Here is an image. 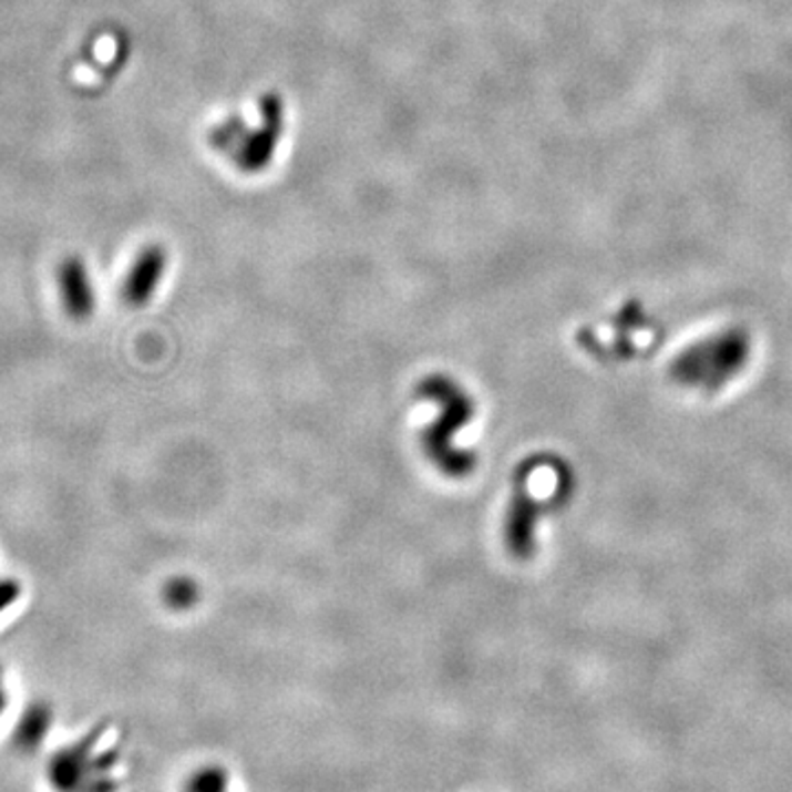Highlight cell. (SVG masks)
I'll list each match as a JSON object with an SVG mask.
<instances>
[{"label":"cell","mask_w":792,"mask_h":792,"mask_svg":"<svg viewBox=\"0 0 792 792\" xmlns=\"http://www.w3.org/2000/svg\"><path fill=\"white\" fill-rule=\"evenodd\" d=\"M126 775V751L104 724L58 747L42 764L47 792H120Z\"/></svg>","instance_id":"cell-1"},{"label":"cell","mask_w":792,"mask_h":792,"mask_svg":"<svg viewBox=\"0 0 792 792\" xmlns=\"http://www.w3.org/2000/svg\"><path fill=\"white\" fill-rule=\"evenodd\" d=\"M419 399L432 401L439 408V416L421 434V448L428 461L448 477H467L477 467L474 452L454 445V436L465 430L475 414L472 397L452 377L432 374L416 388Z\"/></svg>","instance_id":"cell-2"},{"label":"cell","mask_w":792,"mask_h":792,"mask_svg":"<svg viewBox=\"0 0 792 792\" xmlns=\"http://www.w3.org/2000/svg\"><path fill=\"white\" fill-rule=\"evenodd\" d=\"M751 354V337L742 328H727L685 348L669 366V377L689 390L718 392L736 379Z\"/></svg>","instance_id":"cell-3"},{"label":"cell","mask_w":792,"mask_h":792,"mask_svg":"<svg viewBox=\"0 0 792 792\" xmlns=\"http://www.w3.org/2000/svg\"><path fill=\"white\" fill-rule=\"evenodd\" d=\"M546 508L553 506L535 500V495L531 493L528 477L522 470H517L513 482V497L508 502V511L504 517V542L513 557L531 559L535 555L537 522Z\"/></svg>","instance_id":"cell-4"},{"label":"cell","mask_w":792,"mask_h":792,"mask_svg":"<svg viewBox=\"0 0 792 792\" xmlns=\"http://www.w3.org/2000/svg\"><path fill=\"white\" fill-rule=\"evenodd\" d=\"M260 126L256 131L247 128L238 148L232 153L236 165L247 174L263 172L276 155L285 133V102L276 93H269L260 102Z\"/></svg>","instance_id":"cell-5"},{"label":"cell","mask_w":792,"mask_h":792,"mask_svg":"<svg viewBox=\"0 0 792 792\" xmlns=\"http://www.w3.org/2000/svg\"><path fill=\"white\" fill-rule=\"evenodd\" d=\"M58 287H60V300L64 307V313L75 319V321H86L93 316L97 298H95V287L91 280V274L84 265L82 258L71 256L64 258L58 271Z\"/></svg>","instance_id":"cell-6"},{"label":"cell","mask_w":792,"mask_h":792,"mask_svg":"<svg viewBox=\"0 0 792 792\" xmlns=\"http://www.w3.org/2000/svg\"><path fill=\"white\" fill-rule=\"evenodd\" d=\"M165 269H167V254L161 245H148L144 251H140L122 287V298L126 300V305L131 307L148 305L165 276Z\"/></svg>","instance_id":"cell-7"},{"label":"cell","mask_w":792,"mask_h":792,"mask_svg":"<svg viewBox=\"0 0 792 792\" xmlns=\"http://www.w3.org/2000/svg\"><path fill=\"white\" fill-rule=\"evenodd\" d=\"M51 709L44 702L29 704L11 731V744L22 753L38 751L51 729Z\"/></svg>","instance_id":"cell-8"},{"label":"cell","mask_w":792,"mask_h":792,"mask_svg":"<svg viewBox=\"0 0 792 792\" xmlns=\"http://www.w3.org/2000/svg\"><path fill=\"white\" fill-rule=\"evenodd\" d=\"M200 588L189 577H174L163 588V599L172 610H189L198 604Z\"/></svg>","instance_id":"cell-9"},{"label":"cell","mask_w":792,"mask_h":792,"mask_svg":"<svg viewBox=\"0 0 792 792\" xmlns=\"http://www.w3.org/2000/svg\"><path fill=\"white\" fill-rule=\"evenodd\" d=\"M20 593H22V588L16 579H0V613L11 608L18 601Z\"/></svg>","instance_id":"cell-10"},{"label":"cell","mask_w":792,"mask_h":792,"mask_svg":"<svg viewBox=\"0 0 792 792\" xmlns=\"http://www.w3.org/2000/svg\"><path fill=\"white\" fill-rule=\"evenodd\" d=\"M9 709V689H7V682H4V671L0 667V720L4 718Z\"/></svg>","instance_id":"cell-11"}]
</instances>
